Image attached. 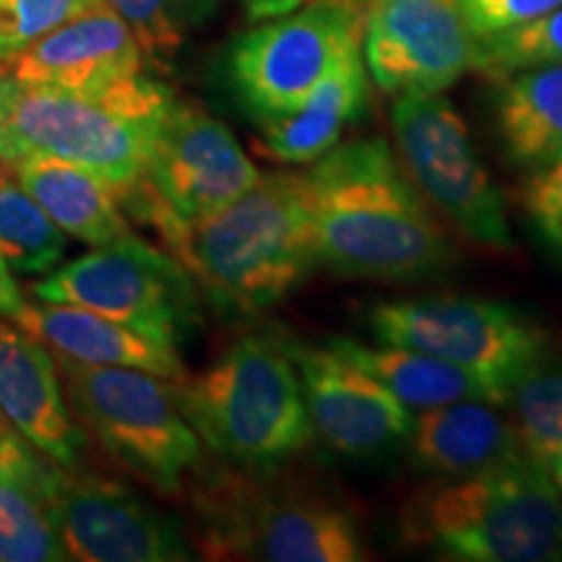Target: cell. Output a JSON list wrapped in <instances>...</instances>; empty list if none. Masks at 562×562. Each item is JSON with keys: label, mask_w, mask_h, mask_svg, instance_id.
I'll list each match as a JSON object with an SVG mask.
<instances>
[{"label": "cell", "mask_w": 562, "mask_h": 562, "mask_svg": "<svg viewBox=\"0 0 562 562\" xmlns=\"http://www.w3.org/2000/svg\"><path fill=\"white\" fill-rule=\"evenodd\" d=\"M302 186L315 256L334 273L409 281L459 263L385 138L339 140L311 161Z\"/></svg>", "instance_id": "6da1fadb"}, {"label": "cell", "mask_w": 562, "mask_h": 562, "mask_svg": "<svg viewBox=\"0 0 562 562\" xmlns=\"http://www.w3.org/2000/svg\"><path fill=\"white\" fill-rule=\"evenodd\" d=\"M170 245L172 256L229 311L261 313L311 277L315 256L302 172H271L203 220L186 222L140 178L115 195Z\"/></svg>", "instance_id": "7a4b0ae2"}, {"label": "cell", "mask_w": 562, "mask_h": 562, "mask_svg": "<svg viewBox=\"0 0 562 562\" xmlns=\"http://www.w3.org/2000/svg\"><path fill=\"white\" fill-rule=\"evenodd\" d=\"M402 533L446 560H562V495L552 469L521 451L417 492L402 510Z\"/></svg>", "instance_id": "3957f363"}, {"label": "cell", "mask_w": 562, "mask_h": 562, "mask_svg": "<svg viewBox=\"0 0 562 562\" xmlns=\"http://www.w3.org/2000/svg\"><path fill=\"white\" fill-rule=\"evenodd\" d=\"M175 94L140 74L100 94H74L0 74L3 157L42 151L81 167L123 193L144 178L154 133Z\"/></svg>", "instance_id": "277c9868"}, {"label": "cell", "mask_w": 562, "mask_h": 562, "mask_svg": "<svg viewBox=\"0 0 562 562\" xmlns=\"http://www.w3.org/2000/svg\"><path fill=\"white\" fill-rule=\"evenodd\" d=\"M170 385L201 446L245 472H273L313 438L297 364L277 339L245 336Z\"/></svg>", "instance_id": "5b68a950"}, {"label": "cell", "mask_w": 562, "mask_h": 562, "mask_svg": "<svg viewBox=\"0 0 562 562\" xmlns=\"http://www.w3.org/2000/svg\"><path fill=\"white\" fill-rule=\"evenodd\" d=\"M271 472L227 469L193 492L195 544L216 560L357 562L368 560L355 516L334 497Z\"/></svg>", "instance_id": "8992f818"}, {"label": "cell", "mask_w": 562, "mask_h": 562, "mask_svg": "<svg viewBox=\"0 0 562 562\" xmlns=\"http://www.w3.org/2000/svg\"><path fill=\"white\" fill-rule=\"evenodd\" d=\"M70 409L110 456L159 492H178L203 461L165 378L133 368L87 364L53 351Z\"/></svg>", "instance_id": "52a82bcc"}, {"label": "cell", "mask_w": 562, "mask_h": 562, "mask_svg": "<svg viewBox=\"0 0 562 562\" xmlns=\"http://www.w3.org/2000/svg\"><path fill=\"white\" fill-rule=\"evenodd\" d=\"M34 294L40 302H66L104 315L172 347H180L201 321L186 266L133 235L55 266Z\"/></svg>", "instance_id": "ba28073f"}, {"label": "cell", "mask_w": 562, "mask_h": 562, "mask_svg": "<svg viewBox=\"0 0 562 562\" xmlns=\"http://www.w3.org/2000/svg\"><path fill=\"white\" fill-rule=\"evenodd\" d=\"M368 328L378 341L425 351L508 389L547 357L550 336L516 305L480 297H417L372 305Z\"/></svg>", "instance_id": "9c48e42d"}, {"label": "cell", "mask_w": 562, "mask_h": 562, "mask_svg": "<svg viewBox=\"0 0 562 562\" xmlns=\"http://www.w3.org/2000/svg\"><path fill=\"white\" fill-rule=\"evenodd\" d=\"M360 40V0H307L232 42V91L256 125L277 121L297 110L339 55Z\"/></svg>", "instance_id": "30bf717a"}, {"label": "cell", "mask_w": 562, "mask_h": 562, "mask_svg": "<svg viewBox=\"0 0 562 562\" xmlns=\"http://www.w3.org/2000/svg\"><path fill=\"white\" fill-rule=\"evenodd\" d=\"M404 170L469 240L510 250L503 191L482 165L469 125L442 91L398 94L391 110Z\"/></svg>", "instance_id": "8fae6325"}, {"label": "cell", "mask_w": 562, "mask_h": 562, "mask_svg": "<svg viewBox=\"0 0 562 562\" xmlns=\"http://www.w3.org/2000/svg\"><path fill=\"white\" fill-rule=\"evenodd\" d=\"M45 508L70 560L180 562L193 558L175 518L151 508L133 490L102 476L60 469L45 497Z\"/></svg>", "instance_id": "7c38bea8"}, {"label": "cell", "mask_w": 562, "mask_h": 562, "mask_svg": "<svg viewBox=\"0 0 562 562\" xmlns=\"http://www.w3.org/2000/svg\"><path fill=\"white\" fill-rule=\"evenodd\" d=\"M362 60L389 94L446 91L472 70L459 0H360Z\"/></svg>", "instance_id": "4fadbf2b"}, {"label": "cell", "mask_w": 562, "mask_h": 562, "mask_svg": "<svg viewBox=\"0 0 562 562\" xmlns=\"http://www.w3.org/2000/svg\"><path fill=\"white\" fill-rule=\"evenodd\" d=\"M144 180L180 220L195 222L248 193L261 172L227 125L175 100L154 133Z\"/></svg>", "instance_id": "5bb4252c"}, {"label": "cell", "mask_w": 562, "mask_h": 562, "mask_svg": "<svg viewBox=\"0 0 562 562\" xmlns=\"http://www.w3.org/2000/svg\"><path fill=\"white\" fill-rule=\"evenodd\" d=\"M297 364L313 432L347 459H375L412 430V409L341 351L281 341Z\"/></svg>", "instance_id": "9a60e30c"}, {"label": "cell", "mask_w": 562, "mask_h": 562, "mask_svg": "<svg viewBox=\"0 0 562 562\" xmlns=\"http://www.w3.org/2000/svg\"><path fill=\"white\" fill-rule=\"evenodd\" d=\"M140 70L144 53L138 40L104 3L0 60V74L13 81L74 94H100Z\"/></svg>", "instance_id": "2e32d148"}, {"label": "cell", "mask_w": 562, "mask_h": 562, "mask_svg": "<svg viewBox=\"0 0 562 562\" xmlns=\"http://www.w3.org/2000/svg\"><path fill=\"white\" fill-rule=\"evenodd\" d=\"M0 409L37 451L76 472L83 432L63 398L53 351L24 328L0 321Z\"/></svg>", "instance_id": "e0dca14e"}, {"label": "cell", "mask_w": 562, "mask_h": 562, "mask_svg": "<svg viewBox=\"0 0 562 562\" xmlns=\"http://www.w3.org/2000/svg\"><path fill=\"white\" fill-rule=\"evenodd\" d=\"M16 323L70 360L144 370L165 381H178L186 375V362L178 347L66 302H42V305L26 302Z\"/></svg>", "instance_id": "ac0fdd59"}, {"label": "cell", "mask_w": 562, "mask_h": 562, "mask_svg": "<svg viewBox=\"0 0 562 562\" xmlns=\"http://www.w3.org/2000/svg\"><path fill=\"white\" fill-rule=\"evenodd\" d=\"M409 456L414 467L442 480L480 472L521 453L516 430L501 404L456 402L412 417Z\"/></svg>", "instance_id": "d6986e66"}, {"label": "cell", "mask_w": 562, "mask_h": 562, "mask_svg": "<svg viewBox=\"0 0 562 562\" xmlns=\"http://www.w3.org/2000/svg\"><path fill=\"white\" fill-rule=\"evenodd\" d=\"M368 102V68L360 42L339 55L318 87L290 115L261 128V151L286 165H311L339 144L344 131L362 115Z\"/></svg>", "instance_id": "ffe728a7"}, {"label": "cell", "mask_w": 562, "mask_h": 562, "mask_svg": "<svg viewBox=\"0 0 562 562\" xmlns=\"http://www.w3.org/2000/svg\"><path fill=\"white\" fill-rule=\"evenodd\" d=\"M13 170L66 237L100 248L131 235L115 191L97 175L42 151L19 154Z\"/></svg>", "instance_id": "44dd1931"}, {"label": "cell", "mask_w": 562, "mask_h": 562, "mask_svg": "<svg viewBox=\"0 0 562 562\" xmlns=\"http://www.w3.org/2000/svg\"><path fill=\"white\" fill-rule=\"evenodd\" d=\"M357 368L381 381L406 409H432V406L456 402H490L505 404V393L484 381L476 372L459 364L425 355V351L393 347V344H362L355 339H331Z\"/></svg>", "instance_id": "7402d4cb"}, {"label": "cell", "mask_w": 562, "mask_h": 562, "mask_svg": "<svg viewBox=\"0 0 562 562\" xmlns=\"http://www.w3.org/2000/svg\"><path fill=\"white\" fill-rule=\"evenodd\" d=\"M495 128L505 157L537 170L562 157V66L531 68L497 81Z\"/></svg>", "instance_id": "603a6c76"}, {"label": "cell", "mask_w": 562, "mask_h": 562, "mask_svg": "<svg viewBox=\"0 0 562 562\" xmlns=\"http://www.w3.org/2000/svg\"><path fill=\"white\" fill-rule=\"evenodd\" d=\"M63 256L66 232L21 186L13 161L0 157V261L21 273H47Z\"/></svg>", "instance_id": "cb8c5ba5"}, {"label": "cell", "mask_w": 562, "mask_h": 562, "mask_svg": "<svg viewBox=\"0 0 562 562\" xmlns=\"http://www.w3.org/2000/svg\"><path fill=\"white\" fill-rule=\"evenodd\" d=\"M505 406L521 451L552 467L562 453V362H533L513 381Z\"/></svg>", "instance_id": "d4e9b609"}, {"label": "cell", "mask_w": 562, "mask_h": 562, "mask_svg": "<svg viewBox=\"0 0 562 562\" xmlns=\"http://www.w3.org/2000/svg\"><path fill=\"white\" fill-rule=\"evenodd\" d=\"M547 66H562V5L505 32L474 40L472 68L495 81Z\"/></svg>", "instance_id": "484cf974"}, {"label": "cell", "mask_w": 562, "mask_h": 562, "mask_svg": "<svg viewBox=\"0 0 562 562\" xmlns=\"http://www.w3.org/2000/svg\"><path fill=\"white\" fill-rule=\"evenodd\" d=\"M70 560L45 503L0 476V562Z\"/></svg>", "instance_id": "4316f807"}, {"label": "cell", "mask_w": 562, "mask_h": 562, "mask_svg": "<svg viewBox=\"0 0 562 562\" xmlns=\"http://www.w3.org/2000/svg\"><path fill=\"white\" fill-rule=\"evenodd\" d=\"M94 5L102 0H0V60Z\"/></svg>", "instance_id": "83f0119b"}, {"label": "cell", "mask_w": 562, "mask_h": 562, "mask_svg": "<svg viewBox=\"0 0 562 562\" xmlns=\"http://www.w3.org/2000/svg\"><path fill=\"white\" fill-rule=\"evenodd\" d=\"M102 3L128 24L144 60L161 68L170 66L180 53L182 32H186L175 19L170 0H102Z\"/></svg>", "instance_id": "f1b7e54d"}, {"label": "cell", "mask_w": 562, "mask_h": 562, "mask_svg": "<svg viewBox=\"0 0 562 562\" xmlns=\"http://www.w3.org/2000/svg\"><path fill=\"white\" fill-rule=\"evenodd\" d=\"M60 469L63 467L37 451L9 419V414L0 409V476L3 480L30 490L32 495H37L45 503Z\"/></svg>", "instance_id": "f546056e"}, {"label": "cell", "mask_w": 562, "mask_h": 562, "mask_svg": "<svg viewBox=\"0 0 562 562\" xmlns=\"http://www.w3.org/2000/svg\"><path fill=\"white\" fill-rule=\"evenodd\" d=\"M518 203L533 232L562 258V157L529 170L518 188Z\"/></svg>", "instance_id": "4dcf8cb0"}, {"label": "cell", "mask_w": 562, "mask_h": 562, "mask_svg": "<svg viewBox=\"0 0 562 562\" xmlns=\"http://www.w3.org/2000/svg\"><path fill=\"white\" fill-rule=\"evenodd\" d=\"M558 5H562V0H459L461 16L467 21L472 40L505 32Z\"/></svg>", "instance_id": "1f68e13d"}, {"label": "cell", "mask_w": 562, "mask_h": 562, "mask_svg": "<svg viewBox=\"0 0 562 562\" xmlns=\"http://www.w3.org/2000/svg\"><path fill=\"white\" fill-rule=\"evenodd\" d=\"M26 300L21 294L16 279H13L11 266L5 261H0V318L16 323L24 313Z\"/></svg>", "instance_id": "d6a6232c"}, {"label": "cell", "mask_w": 562, "mask_h": 562, "mask_svg": "<svg viewBox=\"0 0 562 562\" xmlns=\"http://www.w3.org/2000/svg\"><path fill=\"white\" fill-rule=\"evenodd\" d=\"M170 3L182 30H193V26L206 24L220 11L222 0H170Z\"/></svg>", "instance_id": "836d02e7"}, {"label": "cell", "mask_w": 562, "mask_h": 562, "mask_svg": "<svg viewBox=\"0 0 562 562\" xmlns=\"http://www.w3.org/2000/svg\"><path fill=\"white\" fill-rule=\"evenodd\" d=\"M307 0H243L245 13H248L250 21H263L281 16V13H290L300 5H305Z\"/></svg>", "instance_id": "e575fe53"}, {"label": "cell", "mask_w": 562, "mask_h": 562, "mask_svg": "<svg viewBox=\"0 0 562 562\" xmlns=\"http://www.w3.org/2000/svg\"><path fill=\"white\" fill-rule=\"evenodd\" d=\"M552 476H554V484H558V490H560V495H562V453L558 456V459L552 461Z\"/></svg>", "instance_id": "d590c367"}, {"label": "cell", "mask_w": 562, "mask_h": 562, "mask_svg": "<svg viewBox=\"0 0 562 562\" xmlns=\"http://www.w3.org/2000/svg\"><path fill=\"white\" fill-rule=\"evenodd\" d=\"M0 157H3V136H0Z\"/></svg>", "instance_id": "8d00e7d4"}]
</instances>
